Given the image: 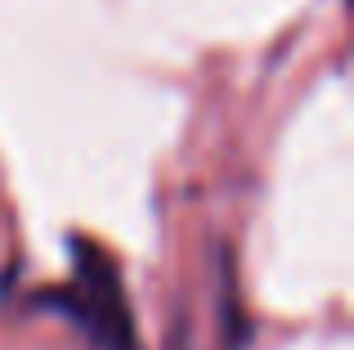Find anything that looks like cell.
Returning a JSON list of instances; mask_svg holds the SVG:
<instances>
[{
    "label": "cell",
    "instance_id": "obj_1",
    "mask_svg": "<svg viewBox=\"0 0 354 350\" xmlns=\"http://www.w3.org/2000/svg\"><path fill=\"white\" fill-rule=\"evenodd\" d=\"M36 306L59 310L63 319L81 328L99 350H144L135 333V310L121 288L117 261L90 238H72V283L54 292H41Z\"/></svg>",
    "mask_w": 354,
    "mask_h": 350
},
{
    "label": "cell",
    "instance_id": "obj_2",
    "mask_svg": "<svg viewBox=\"0 0 354 350\" xmlns=\"http://www.w3.org/2000/svg\"><path fill=\"white\" fill-rule=\"evenodd\" d=\"M216 310H220V324H225V346L229 350H242L251 342V319L247 310L238 306V279H234V256L229 247L216 252Z\"/></svg>",
    "mask_w": 354,
    "mask_h": 350
},
{
    "label": "cell",
    "instance_id": "obj_3",
    "mask_svg": "<svg viewBox=\"0 0 354 350\" xmlns=\"http://www.w3.org/2000/svg\"><path fill=\"white\" fill-rule=\"evenodd\" d=\"M166 350H193V333H189V319H184V315H175V319H171Z\"/></svg>",
    "mask_w": 354,
    "mask_h": 350
}]
</instances>
